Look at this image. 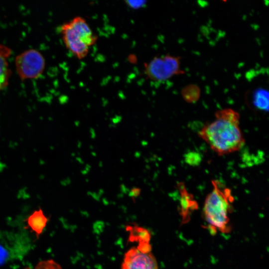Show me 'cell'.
I'll list each match as a JSON object with an SVG mask.
<instances>
[{"mask_svg": "<svg viewBox=\"0 0 269 269\" xmlns=\"http://www.w3.org/2000/svg\"><path fill=\"white\" fill-rule=\"evenodd\" d=\"M16 72L22 79L38 77L45 68V59L35 49H27L17 55L15 59Z\"/></svg>", "mask_w": 269, "mask_h": 269, "instance_id": "obj_5", "label": "cell"}, {"mask_svg": "<svg viewBox=\"0 0 269 269\" xmlns=\"http://www.w3.org/2000/svg\"><path fill=\"white\" fill-rule=\"evenodd\" d=\"M130 239L133 241H137L138 243L149 242L150 235L145 229L139 227H130Z\"/></svg>", "mask_w": 269, "mask_h": 269, "instance_id": "obj_12", "label": "cell"}, {"mask_svg": "<svg viewBox=\"0 0 269 269\" xmlns=\"http://www.w3.org/2000/svg\"><path fill=\"white\" fill-rule=\"evenodd\" d=\"M60 32L66 48L78 59L87 56L90 48L98 39L86 20L80 16L63 24Z\"/></svg>", "mask_w": 269, "mask_h": 269, "instance_id": "obj_3", "label": "cell"}, {"mask_svg": "<svg viewBox=\"0 0 269 269\" xmlns=\"http://www.w3.org/2000/svg\"><path fill=\"white\" fill-rule=\"evenodd\" d=\"M25 269H31L27 268ZM35 269H62V268L53 261L47 260L38 263Z\"/></svg>", "mask_w": 269, "mask_h": 269, "instance_id": "obj_13", "label": "cell"}, {"mask_svg": "<svg viewBox=\"0 0 269 269\" xmlns=\"http://www.w3.org/2000/svg\"><path fill=\"white\" fill-rule=\"evenodd\" d=\"M211 183L213 189L205 198L203 215L211 233H229L234 198L231 190L219 180H212Z\"/></svg>", "mask_w": 269, "mask_h": 269, "instance_id": "obj_2", "label": "cell"}, {"mask_svg": "<svg viewBox=\"0 0 269 269\" xmlns=\"http://www.w3.org/2000/svg\"><path fill=\"white\" fill-rule=\"evenodd\" d=\"M48 219L41 209L33 212L27 218L28 227L38 237L45 228Z\"/></svg>", "mask_w": 269, "mask_h": 269, "instance_id": "obj_9", "label": "cell"}, {"mask_svg": "<svg viewBox=\"0 0 269 269\" xmlns=\"http://www.w3.org/2000/svg\"><path fill=\"white\" fill-rule=\"evenodd\" d=\"M268 92L262 89L258 90L253 95L251 101V107L254 110L261 112H268L269 110Z\"/></svg>", "mask_w": 269, "mask_h": 269, "instance_id": "obj_10", "label": "cell"}, {"mask_svg": "<svg viewBox=\"0 0 269 269\" xmlns=\"http://www.w3.org/2000/svg\"><path fill=\"white\" fill-rule=\"evenodd\" d=\"M215 120L203 126L199 136L219 155L239 150L245 143L240 128V115L231 108L218 110Z\"/></svg>", "mask_w": 269, "mask_h": 269, "instance_id": "obj_1", "label": "cell"}, {"mask_svg": "<svg viewBox=\"0 0 269 269\" xmlns=\"http://www.w3.org/2000/svg\"><path fill=\"white\" fill-rule=\"evenodd\" d=\"M121 269H158V267L157 261L151 252H142L133 247L125 253Z\"/></svg>", "mask_w": 269, "mask_h": 269, "instance_id": "obj_6", "label": "cell"}, {"mask_svg": "<svg viewBox=\"0 0 269 269\" xmlns=\"http://www.w3.org/2000/svg\"><path fill=\"white\" fill-rule=\"evenodd\" d=\"M181 57L167 54L154 57L144 64V73L154 82L166 81L185 71L181 68Z\"/></svg>", "mask_w": 269, "mask_h": 269, "instance_id": "obj_4", "label": "cell"}, {"mask_svg": "<svg viewBox=\"0 0 269 269\" xmlns=\"http://www.w3.org/2000/svg\"><path fill=\"white\" fill-rule=\"evenodd\" d=\"M11 49L0 43V91L5 88L8 83L10 75L8 58L11 54Z\"/></svg>", "mask_w": 269, "mask_h": 269, "instance_id": "obj_8", "label": "cell"}, {"mask_svg": "<svg viewBox=\"0 0 269 269\" xmlns=\"http://www.w3.org/2000/svg\"><path fill=\"white\" fill-rule=\"evenodd\" d=\"M10 259V253L6 246L0 243V265L5 263Z\"/></svg>", "mask_w": 269, "mask_h": 269, "instance_id": "obj_14", "label": "cell"}, {"mask_svg": "<svg viewBox=\"0 0 269 269\" xmlns=\"http://www.w3.org/2000/svg\"><path fill=\"white\" fill-rule=\"evenodd\" d=\"M201 94L200 88L196 84H189L181 90V95L188 103H195L199 99Z\"/></svg>", "mask_w": 269, "mask_h": 269, "instance_id": "obj_11", "label": "cell"}, {"mask_svg": "<svg viewBox=\"0 0 269 269\" xmlns=\"http://www.w3.org/2000/svg\"><path fill=\"white\" fill-rule=\"evenodd\" d=\"M178 187L181 194L180 214L182 223H186L189 221L192 211L198 208L197 203L194 200L193 196L187 191L183 183L178 184Z\"/></svg>", "mask_w": 269, "mask_h": 269, "instance_id": "obj_7", "label": "cell"}, {"mask_svg": "<svg viewBox=\"0 0 269 269\" xmlns=\"http://www.w3.org/2000/svg\"><path fill=\"white\" fill-rule=\"evenodd\" d=\"M126 4L133 9H138L142 7L145 5V0H127L125 1Z\"/></svg>", "mask_w": 269, "mask_h": 269, "instance_id": "obj_15", "label": "cell"}, {"mask_svg": "<svg viewBox=\"0 0 269 269\" xmlns=\"http://www.w3.org/2000/svg\"><path fill=\"white\" fill-rule=\"evenodd\" d=\"M132 193L133 194L134 196H138L140 193V190L138 188H134L131 191Z\"/></svg>", "mask_w": 269, "mask_h": 269, "instance_id": "obj_16", "label": "cell"}]
</instances>
